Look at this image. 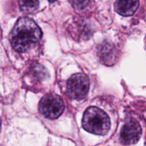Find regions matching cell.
<instances>
[{
  "label": "cell",
  "mask_w": 146,
  "mask_h": 146,
  "mask_svg": "<svg viewBox=\"0 0 146 146\" xmlns=\"http://www.w3.org/2000/svg\"><path fill=\"white\" fill-rule=\"evenodd\" d=\"M42 36L41 29L27 17L20 18L9 35L11 46L19 52H26L36 45Z\"/></svg>",
  "instance_id": "1"
},
{
  "label": "cell",
  "mask_w": 146,
  "mask_h": 146,
  "mask_svg": "<svg viewBox=\"0 0 146 146\" xmlns=\"http://www.w3.org/2000/svg\"><path fill=\"white\" fill-rule=\"evenodd\" d=\"M82 125L88 132L104 135L108 133L111 126V121L106 113L97 107L87 108L84 114Z\"/></svg>",
  "instance_id": "2"
},
{
  "label": "cell",
  "mask_w": 146,
  "mask_h": 146,
  "mask_svg": "<svg viewBox=\"0 0 146 146\" xmlns=\"http://www.w3.org/2000/svg\"><path fill=\"white\" fill-rule=\"evenodd\" d=\"M39 112L48 119H56L62 114L64 104L62 98L55 94H48L41 98L38 106Z\"/></svg>",
  "instance_id": "3"
},
{
  "label": "cell",
  "mask_w": 146,
  "mask_h": 146,
  "mask_svg": "<svg viewBox=\"0 0 146 146\" xmlns=\"http://www.w3.org/2000/svg\"><path fill=\"white\" fill-rule=\"evenodd\" d=\"M88 89L89 81L85 74H74L68 79L67 83V94L74 99L80 100L85 98Z\"/></svg>",
  "instance_id": "4"
},
{
  "label": "cell",
  "mask_w": 146,
  "mask_h": 146,
  "mask_svg": "<svg viewBox=\"0 0 146 146\" xmlns=\"http://www.w3.org/2000/svg\"><path fill=\"white\" fill-rule=\"evenodd\" d=\"M142 135V129L136 121L133 119L127 121L121 131V141L125 145L135 144Z\"/></svg>",
  "instance_id": "5"
},
{
  "label": "cell",
  "mask_w": 146,
  "mask_h": 146,
  "mask_svg": "<svg viewBox=\"0 0 146 146\" xmlns=\"http://www.w3.org/2000/svg\"><path fill=\"white\" fill-rule=\"evenodd\" d=\"M139 1H117L115 4V9L117 12L124 17L133 15L139 7Z\"/></svg>",
  "instance_id": "6"
},
{
  "label": "cell",
  "mask_w": 146,
  "mask_h": 146,
  "mask_svg": "<svg viewBox=\"0 0 146 146\" xmlns=\"http://www.w3.org/2000/svg\"><path fill=\"white\" fill-rule=\"evenodd\" d=\"M99 56L101 60L107 65H112L115 62V48L108 43L101 45L99 48Z\"/></svg>",
  "instance_id": "7"
},
{
  "label": "cell",
  "mask_w": 146,
  "mask_h": 146,
  "mask_svg": "<svg viewBox=\"0 0 146 146\" xmlns=\"http://www.w3.org/2000/svg\"><path fill=\"white\" fill-rule=\"evenodd\" d=\"M21 11L26 13H31L36 9L38 6V1H19Z\"/></svg>",
  "instance_id": "8"
},
{
  "label": "cell",
  "mask_w": 146,
  "mask_h": 146,
  "mask_svg": "<svg viewBox=\"0 0 146 146\" xmlns=\"http://www.w3.org/2000/svg\"><path fill=\"white\" fill-rule=\"evenodd\" d=\"M1 29H0V40H1Z\"/></svg>",
  "instance_id": "9"
},
{
  "label": "cell",
  "mask_w": 146,
  "mask_h": 146,
  "mask_svg": "<svg viewBox=\"0 0 146 146\" xmlns=\"http://www.w3.org/2000/svg\"><path fill=\"white\" fill-rule=\"evenodd\" d=\"M0 130H1V118H0Z\"/></svg>",
  "instance_id": "10"
}]
</instances>
